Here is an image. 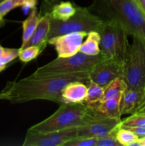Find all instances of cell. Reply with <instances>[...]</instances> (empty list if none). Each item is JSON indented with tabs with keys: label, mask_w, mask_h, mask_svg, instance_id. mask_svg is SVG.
Segmentation results:
<instances>
[{
	"label": "cell",
	"mask_w": 145,
	"mask_h": 146,
	"mask_svg": "<svg viewBox=\"0 0 145 146\" xmlns=\"http://www.w3.org/2000/svg\"><path fill=\"white\" fill-rule=\"evenodd\" d=\"M90 72H77L53 75L34 76L18 81L7 83L4 91L8 94V101L12 104H23L35 100H46L58 104H65L62 91L73 81L88 82Z\"/></svg>",
	"instance_id": "obj_1"
},
{
	"label": "cell",
	"mask_w": 145,
	"mask_h": 146,
	"mask_svg": "<svg viewBox=\"0 0 145 146\" xmlns=\"http://www.w3.org/2000/svg\"><path fill=\"white\" fill-rule=\"evenodd\" d=\"M90 108L84 103L61 104L51 116L28 129V132L45 133L80 127L93 118Z\"/></svg>",
	"instance_id": "obj_2"
},
{
	"label": "cell",
	"mask_w": 145,
	"mask_h": 146,
	"mask_svg": "<svg viewBox=\"0 0 145 146\" xmlns=\"http://www.w3.org/2000/svg\"><path fill=\"white\" fill-rule=\"evenodd\" d=\"M98 32L101 53L109 59L125 62L130 48L129 34L120 17L104 21Z\"/></svg>",
	"instance_id": "obj_3"
},
{
	"label": "cell",
	"mask_w": 145,
	"mask_h": 146,
	"mask_svg": "<svg viewBox=\"0 0 145 146\" xmlns=\"http://www.w3.org/2000/svg\"><path fill=\"white\" fill-rule=\"evenodd\" d=\"M107 59L102 53L90 56L78 51L68 57H57L55 59L38 68L32 75L45 76L53 74L90 72L98 64Z\"/></svg>",
	"instance_id": "obj_4"
},
{
	"label": "cell",
	"mask_w": 145,
	"mask_h": 146,
	"mask_svg": "<svg viewBox=\"0 0 145 146\" xmlns=\"http://www.w3.org/2000/svg\"><path fill=\"white\" fill-rule=\"evenodd\" d=\"M103 21L91 12L87 7H76V11L66 21H55L51 19L48 41L58 36L73 32L98 31Z\"/></svg>",
	"instance_id": "obj_5"
},
{
	"label": "cell",
	"mask_w": 145,
	"mask_h": 146,
	"mask_svg": "<svg viewBox=\"0 0 145 146\" xmlns=\"http://www.w3.org/2000/svg\"><path fill=\"white\" fill-rule=\"evenodd\" d=\"M122 78L128 89L145 88V42L137 37H132Z\"/></svg>",
	"instance_id": "obj_6"
},
{
	"label": "cell",
	"mask_w": 145,
	"mask_h": 146,
	"mask_svg": "<svg viewBox=\"0 0 145 146\" xmlns=\"http://www.w3.org/2000/svg\"><path fill=\"white\" fill-rule=\"evenodd\" d=\"M132 37L145 42V14L135 0H109Z\"/></svg>",
	"instance_id": "obj_7"
},
{
	"label": "cell",
	"mask_w": 145,
	"mask_h": 146,
	"mask_svg": "<svg viewBox=\"0 0 145 146\" xmlns=\"http://www.w3.org/2000/svg\"><path fill=\"white\" fill-rule=\"evenodd\" d=\"M78 127L62 131L38 133L27 131L24 146H63L65 142L77 137Z\"/></svg>",
	"instance_id": "obj_8"
},
{
	"label": "cell",
	"mask_w": 145,
	"mask_h": 146,
	"mask_svg": "<svg viewBox=\"0 0 145 146\" xmlns=\"http://www.w3.org/2000/svg\"><path fill=\"white\" fill-rule=\"evenodd\" d=\"M121 118H93L78 128V137L100 138L117 130L120 126Z\"/></svg>",
	"instance_id": "obj_9"
},
{
	"label": "cell",
	"mask_w": 145,
	"mask_h": 146,
	"mask_svg": "<svg viewBox=\"0 0 145 146\" xmlns=\"http://www.w3.org/2000/svg\"><path fill=\"white\" fill-rule=\"evenodd\" d=\"M124 63L112 59L105 60L90 73V80L105 88L113 80L122 76Z\"/></svg>",
	"instance_id": "obj_10"
},
{
	"label": "cell",
	"mask_w": 145,
	"mask_h": 146,
	"mask_svg": "<svg viewBox=\"0 0 145 146\" xmlns=\"http://www.w3.org/2000/svg\"><path fill=\"white\" fill-rule=\"evenodd\" d=\"M87 35L86 32L69 33L51 38L48 41V44L53 46L58 57H68L80 51Z\"/></svg>",
	"instance_id": "obj_11"
},
{
	"label": "cell",
	"mask_w": 145,
	"mask_h": 146,
	"mask_svg": "<svg viewBox=\"0 0 145 146\" xmlns=\"http://www.w3.org/2000/svg\"><path fill=\"white\" fill-rule=\"evenodd\" d=\"M144 95L145 88L137 90L127 88L121 98V115L134 113L140 106Z\"/></svg>",
	"instance_id": "obj_12"
},
{
	"label": "cell",
	"mask_w": 145,
	"mask_h": 146,
	"mask_svg": "<svg viewBox=\"0 0 145 146\" xmlns=\"http://www.w3.org/2000/svg\"><path fill=\"white\" fill-rule=\"evenodd\" d=\"M51 18L47 12L41 16L38 24L31 36L27 41L24 48L31 46H44L46 47L48 44V35L50 29Z\"/></svg>",
	"instance_id": "obj_13"
},
{
	"label": "cell",
	"mask_w": 145,
	"mask_h": 146,
	"mask_svg": "<svg viewBox=\"0 0 145 146\" xmlns=\"http://www.w3.org/2000/svg\"><path fill=\"white\" fill-rule=\"evenodd\" d=\"M121 98H109L90 107L94 118H121Z\"/></svg>",
	"instance_id": "obj_14"
},
{
	"label": "cell",
	"mask_w": 145,
	"mask_h": 146,
	"mask_svg": "<svg viewBox=\"0 0 145 146\" xmlns=\"http://www.w3.org/2000/svg\"><path fill=\"white\" fill-rule=\"evenodd\" d=\"M88 86L82 81H73L68 84L62 91V97L65 104L84 103L87 96Z\"/></svg>",
	"instance_id": "obj_15"
},
{
	"label": "cell",
	"mask_w": 145,
	"mask_h": 146,
	"mask_svg": "<svg viewBox=\"0 0 145 146\" xmlns=\"http://www.w3.org/2000/svg\"><path fill=\"white\" fill-rule=\"evenodd\" d=\"M76 11V7L71 1H61L51 7L48 13L51 19L55 21H66Z\"/></svg>",
	"instance_id": "obj_16"
},
{
	"label": "cell",
	"mask_w": 145,
	"mask_h": 146,
	"mask_svg": "<svg viewBox=\"0 0 145 146\" xmlns=\"http://www.w3.org/2000/svg\"><path fill=\"white\" fill-rule=\"evenodd\" d=\"M100 35L98 31H92L88 33L86 39L80 48V52L87 55L96 56L100 54Z\"/></svg>",
	"instance_id": "obj_17"
},
{
	"label": "cell",
	"mask_w": 145,
	"mask_h": 146,
	"mask_svg": "<svg viewBox=\"0 0 145 146\" xmlns=\"http://www.w3.org/2000/svg\"><path fill=\"white\" fill-rule=\"evenodd\" d=\"M40 16L38 14L36 8L33 9L30 12L28 17L22 22L23 26V35H22V43L20 48H24L25 44L31 36L34 33L37 24H38V20H39Z\"/></svg>",
	"instance_id": "obj_18"
},
{
	"label": "cell",
	"mask_w": 145,
	"mask_h": 146,
	"mask_svg": "<svg viewBox=\"0 0 145 146\" xmlns=\"http://www.w3.org/2000/svg\"><path fill=\"white\" fill-rule=\"evenodd\" d=\"M85 84L88 86L87 96L84 101L85 105L89 107L94 106L104 101V88L91 80Z\"/></svg>",
	"instance_id": "obj_19"
},
{
	"label": "cell",
	"mask_w": 145,
	"mask_h": 146,
	"mask_svg": "<svg viewBox=\"0 0 145 146\" xmlns=\"http://www.w3.org/2000/svg\"><path fill=\"white\" fill-rule=\"evenodd\" d=\"M127 88L122 77L113 80L104 88V100L109 98H121L122 94Z\"/></svg>",
	"instance_id": "obj_20"
},
{
	"label": "cell",
	"mask_w": 145,
	"mask_h": 146,
	"mask_svg": "<svg viewBox=\"0 0 145 146\" xmlns=\"http://www.w3.org/2000/svg\"><path fill=\"white\" fill-rule=\"evenodd\" d=\"M45 48L44 46H31L24 48H19L18 58L22 62L28 63L36 58Z\"/></svg>",
	"instance_id": "obj_21"
},
{
	"label": "cell",
	"mask_w": 145,
	"mask_h": 146,
	"mask_svg": "<svg viewBox=\"0 0 145 146\" xmlns=\"http://www.w3.org/2000/svg\"><path fill=\"white\" fill-rule=\"evenodd\" d=\"M116 138L122 145L129 146L132 143L139 140L138 137L129 130L119 127L116 133Z\"/></svg>",
	"instance_id": "obj_22"
},
{
	"label": "cell",
	"mask_w": 145,
	"mask_h": 146,
	"mask_svg": "<svg viewBox=\"0 0 145 146\" xmlns=\"http://www.w3.org/2000/svg\"><path fill=\"white\" fill-rule=\"evenodd\" d=\"M121 128H134V127H145L144 114L133 113L128 118L121 121Z\"/></svg>",
	"instance_id": "obj_23"
},
{
	"label": "cell",
	"mask_w": 145,
	"mask_h": 146,
	"mask_svg": "<svg viewBox=\"0 0 145 146\" xmlns=\"http://www.w3.org/2000/svg\"><path fill=\"white\" fill-rule=\"evenodd\" d=\"M98 138L94 137H75L65 142L63 146H96Z\"/></svg>",
	"instance_id": "obj_24"
},
{
	"label": "cell",
	"mask_w": 145,
	"mask_h": 146,
	"mask_svg": "<svg viewBox=\"0 0 145 146\" xmlns=\"http://www.w3.org/2000/svg\"><path fill=\"white\" fill-rule=\"evenodd\" d=\"M25 0H4L0 4V17L4 18L10 11L18 7H22Z\"/></svg>",
	"instance_id": "obj_25"
},
{
	"label": "cell",
	"mask_w": 145,
	"mask_h": 146,
	"mask_svg": "<svg viewBox=\"0 0 145 146\" xmlns=\"http://www.w3.org/2000/svg\"><path fill=\"white\" fill-rule=\"evenodd\" d=\"M117 130L109 135L98 138L96 146H122L116 138V133Z\"/></svg>",
	"instance_id": "obj_26"
},
{
	"label": "cell",
	"mask_w": 145,
	"mask_h": 146,
	"mask_svg": "<svg viewBox=\"0 0 145 146\" xmlns=\"http://www.w3.org/2000/svg\"><path fill=\"white\" fill-rule=\"evenodd\" d=\"M19 48H4V53L0 57V60L4 64H8L11 61H14L16 58L18 57Z\"/></svg>",
	"instance_id": "obj_27"
},
{
	"label": "cell",
	"mask_w": 145,
	"mask_h": 146,
	"mask_svg": "<svg viewBox=\"0 0 145 146\" xmlns=\"http://www.w3.org/2000/svg\"><path fill=\"white\" fill-rule=\"evenodd\" d=\"M133 132L139 139L145 138V127H134V128H124Z\"/></svg>",
	"instance_id": "obj_28"
},
{
	"label": "cell",
	"mask_w": 145,
	"mask_h": 146,
	"mask_svg": "<svg viewBox=\"0 0 145 146\" xmlns=\"http://www.w3.org/2000/svg\"><path fill=\"white\" fill-rule=\"evenodd\" d=\"M37 4V0H25L24 5L22 6V9L24 11H28L29 10H32L33 9L36 8Z\"/></svg>",
	"instance_id": "obj_29"
},
{
	"label": "cell",
	"mask_w": 145,
	"mask_h": 146,
	"mask_svg": "<svg viewBox=\"0 0 145 146\" xmlns=\"http://www.w3.org/2000/svg\"><path fill=\"white\" fill-rule=\"evenodd\" d=\"M134 113L144 114L145 115V95L144 96L143 100H142L140 106H139V107L137 108V110H136V112H135Z\"/></svg>",
	"instance_id": "obj_30"
},
{
	"label": "cell",
	"mask_w": 145,
	"mask_h": 146,
	"mask_svg": "<svg viewBox=\"0 0 145 146\" xmlns=\"http://www.w3.org/2000/svg\"><path fill=\"white\" fill-rule=\"evenodd\" d=\"M135 1L145 14V0H135Z\"/></svg>",
	"instance_id": "obj_31"
},
{
	"label": "cell",
	"mask_w": 145,
	"mask_h": 146,
	"mask_svg": "<svg viewBox=\"0 0 145 146\" xmlns=\"http://www.w3.org/2000/svg\"><path fill=\"white\" fill-rule=\"evenodd\" d=\"M0 100H8V94L4 90L0 93Z\"/></svg>",
	"instance_id": "obj_32"
},
{
	"label": "cell",
	"mask_w": 145,
	"mask_h": 146,
	"mask_svg": "<svg viewBox=\"0 0 145 146\" xmlns=\"http://www.w3.org/2000/svg\"><path fill=\"white\" fill-rule=\"evenodd\" d=\"M7 64H4V63H3L2 61L0 60V72H1L2 71H4V70L7 68Z\"/></svg>",
	"instance_id": "obj_33"
},
{
	"label": "cell",
	"mask_w": 145,
	"mask_h": 146,
	"mask_svg": "<svg viewBox=\"0 0 145 146\" xmlns=\"http://www.w3.org/2000/svg\"><path fill=\"white\" fill-rule=\"evenodd\" d=\"M139 142L141 146H145V138L139 139Z\"/></svg>",
	"instance_id": "obj_34"
},
{
	"label": "cell",
	"mask_w": 145,
	"mask_h": 146,
	"mask_svg": "<svg viewBox=\"0 0 145 146\" xmlns=\"http://www.w3.org/2000/svg\"><path fill=\"white\" fill-rule=\"evenodd\" d=\"M4 48H3L1 46H0V57L2 56L3 53H4Z\"/></svg>",
	"instance_id": "obj_35"
},
{
	"label": "cell",
	"mask_w": 145,
	"mask_h": 146,
	"mask_svg": "<svg viewBox=\"0 0 145 146\" xmlns=\"http://www.w3.org/2000/svg\"><path fill=\"white\" fill-rule=\"evenodd\" d=\"M3 24H4V20H3V21H0V27H1V25H3Z\"/></svg>",
	"instance_id": "obj_36"
},
{
	"label": "cell",
	"mask_w": 145,
	"mask_h": 146,
	"mask_svg": "<svg viewBox=\"0 0 145 146\" xmlns=\"http://www.w3.org/2000/svg\"><path fill=\"white\" fill-rule=\"evenodd\" d=\"M3 20H4V18H1V17H0V21H3Z\"/></svg>",
	"instance_id": "obj_37"
},
{
	"label": "cell",
	"mask_w": 145,
	"mask_h": 146,
	"mask_svg": "<svg viewBox=\"0 0 145 146\" xmlns=\"http://www.w3.org/2000/svg\"><path fill=\"white\" fill-rule=\"evenodd\" d=\"M4 1V0H0V4H1V3H2Z\"/></svg>",
	"instance_id": "obj_38"
}]
</instances>
